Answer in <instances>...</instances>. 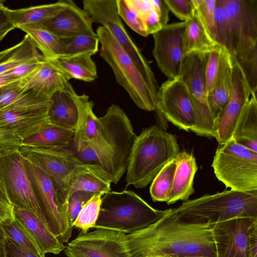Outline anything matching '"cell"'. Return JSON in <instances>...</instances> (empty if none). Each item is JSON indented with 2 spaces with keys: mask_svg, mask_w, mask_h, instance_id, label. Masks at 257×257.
<instances>
[{
  "mask_svg": "<svg viewBox=\"0 0 257 257\" xmlns=\"http://www.w3.org/2000/svg\"><path fill=\"white\" fill-rule=\"evenodd\" d=\"M213 225L187 222L179 218L175 208L168 209L156 222L126 235L131 257H217Z\"/></svg>",
  "mask_w": 257,
  "mask_h": 257,
  "instance_id": "6da1fadb",
  "label": "cell"
},
{
  "mask_svg": "<svg viewBox=\"0 0 257 257\" xmlns=\"http://www.w3.org/2000/svg\"><path fill=\"white\" fill-rule=\"evenodd\" d=\"M136 136L125 112L119 106L112 104L104 115L98 117V127L93 138L79 151L87 147L91 162L98 164L111 182L117 184L126 171Z\"/></svg>",
  "mask_w": 257,
  "mask_h": 257,
  "instance_id": "7a4b0ae2",
  "label": "cell"
},
{
  "mask_svg": "<svg viewBox=\"0 0 257 257\" xmlns=\"http://www.w3.org/2000/svg\"><path fill=\"white\" fill-rule=\"evenodd\" d=\"M179 152L175 135L159 125L144 129L136 136L129 155L126 187H146L166 164L175 159Z\"/></svg>",
  "mask_w": 257,
  "mask_h": 257,
  "instance_id": "3957f363",
  "label": "cell"
},
{
  "mask_svg": "<svg viewBox=\"0 0 257 257\" xmlns=\"http://www.w3.org/2000/svg\"><path fill=\"white\" fill-rule=\"evenodd\" d=\"M175 209L182 220L191 223L214 224L239 217L257 219V190L205 195L184 201Z\"/></svg>",
  "mask_w": 257,
  "mask_h": 257,
  "instance_id": "277c9868",
  "label": "cell"
},
{
  "mask_svg": "<svg viewBox=\"0 0 257 257\" xmlns=\"http://www.w3.org/2000/svg\"><path fill=\"white\" fill-rule=\"evenodd\" d=\"M168 211L154 208L132 190L110 191L102 196L94 228L129 234L152 225Z\"/></svg>",
  "mask_w": 257,
  "mask_h": 257,
  "instance_id": "5b68a950",
  "label": "cell"
},
{
  "mask_svg": "<svg viewBox=\"0 0 257 257\" xmlns=\"http://www.w3.org/2000/svg\"><path fill=\"white\" fill-rule=\"evenodd\" d=\"M96 33L100 44V55L111 68L117 82L139 108L155 111L157 100L130 56L104 27H98Z\"/></svg>",
  "mask_w": 257,
  "mask_h": 257,
  "instance_id": "8992f818",
  "label": "cell"
},
{
  "mask_svg": "<svg viewBox=\"0 0 257 257\" xmlns=\"http://www.w3.org/2000/svg\"><path fill=\"white\" fill-rule=\"evenodd\" d=\"M212 167L216 178L226 188L239 191L257 190V153L232 138L218 145Z\"/></svg>",
  "mask_w": 257,
  "mask_h": 257,
  "instance_id": "52a82bcc",
  "label": "cell"
},
{
  "mask_svg": "<svg viewBox=\"0 0 257 257\" xmlns=\"http://www.w3.org/2000/svg\"><path fill=\"white\" fill-rule=\"evenodd\" d=\"M82 3L83 9L92 23L100 24L106 28L130 56L151 93L157 99L159 88L155 75L122 24L118 14L116 0H84Z\"/></svg>",
  "mask_w": 257,
  "mask_h": 257,
  "instance_id": "ba28073f",
  "label": "cell"
},
{
  "mask_svg": "<svg viewBox=\"0 0 257 257\" xmlns=\"http://www.w3.org/2000/svg\"><path fill=\"white\" fill-rule=\"evenodd\" d=\"M19 150L0 157L1 195L14 206L33 212L46 224L24 159Z\"/></svg>",
  "mask_w": 257,
  "mask_h": 257,
  "instance_id": "9c48e42d",
  "label": "cell"
},
{
  "mask_svg": "<svg viewBox=\"0 0 257 257\" xmlns=\"http://www.w3.org/2000/svg\"><path fill=\"white\" fill-rule=\"evenodd\" d=\"M19 151L25 160L41 168L50 177L67 213V202L77 167L82 162L77 155L66 149L21 147Z\"/></svg>",
  "mask_w": 257,
  "mask_h": 257,
  "instance_id": "30bf717a",
  "label": "cell"
},
{
  "mask_svg": "<svg viewBox=\"0 0 257 257\" xmlns=\"http://www.w3.org/2000/svg\"><path fill=\"white\" fill-rule=\"evenodd\" d=\"M208 54L191 53L185 56L180 76L188 87L195 110L196 123L191 131L198 136L214 138V119L208 103L205 77Z\"/></svg>",
  "mask_w": 257,
  "mask_h": 257,
  "instance_id": "8fae6325",
  "label": "cell"
},
{
  "mask_svg": "<svg viewBox=\"0 0 257 257\" xmlns=\"http://www.w3.org/2000/svg\"><path fill=\"white\" fill-rule=\"evenodd\" d=\"M24 160L27 173L39 201L48 227L59 242L63 244L68 242L71 237L73 227L60 203L53 181L43 169Z\"/></svg>",
  "mask_w": 257,
  "mask_h": 257,
  "instance_id": "7c38bea8",
  "label": "cell"
},
{
  "mask_svg": "<svg viewBox=\"0 0 257 257\" xmlns=\"http://www.w3.org/2000/svg\"><path fill=\"white\" fill-rule=\"evenodd\" d=\"M156 110L180 129L191 131L195 125L194 104L188 87L180 76L168 79L158 88Z\"/></svg>",
  "mask_w": 257,
  "mask_h": 257,
  "instance_id": "4fadbf2b",
  "label": "cell"
},
{
  "mask_svg": "<svg viewBox=\"0 0 257 257\" xmlns=\"http://www.w3.org/2000/svg\"><path fill=\"white\" fill-rule=\"evenodd\" d=\"M64 249L67 257H131L126 234L101 228L81 230Z\"/></svg>",
  "mask_w": 257,
  "mask_h": 257,
  "instance_id": "5bb4252c",
  "label": "cell"
},
{
  "mask_svg": "<svg viewBox=\"0 0 257 257\" xmlns=\"http://www.w3.org/2000/svg\"><path fill=\"white\" fill-rule=\"evenodd\" d=\"M212 233L217 257H248L257 239V219L239 217L218 222L213 225Z\"/></svg>",
  "mask_w": 257,
  "mask_h": 257,
  "instance_id": "9a60e30c",
  "label": "cell"
},
{
  "mask_svg": "<svg viewBox=\"0 0 257 257\" xmlns=\"http://www.w3.org/2000/svg\"><path fill=\"white\" fill-rule=\"evenodd\" d=\"M186 22L167 24L153 34L152 54L159 69L168 78L180 75L183 58V33Z\"/></svg>",
  "mask_w": 257,
  "mask_h": 257,
  "instance_id": "2e32d148",
  "label": "cell"
},
{
  "mask_svg": "<svg viewBox=\"0 0 257 257\" xmlns=\"http://www.w3.org/2000/svg\"><path fill=\"white\" fill-rule=\"evenodd\" d=\"M233 37L234 56L257 45V0H224Z\"/></svg>",
  "mask_w": 257,
  "mask_h": 257,
  "instance_id": "e0dca14e",
  "label": "cell"
},
{
  "mask_svg": "<svg viewBox=\"0 0 257 257\" xmlns=\"http://www.w3.org/2000/svg\"><path fill=\"white\" fill-rule=\"evenodd\" d=\"M232 63L230 96L214 120V138L219 144H223L232 138L238 119L251 94L240 69L235 63L232 61Z\"/></svg>",
  "mask_w": 257,
  "mask_h": 257,
  "instance_id": "ac0fdd59",
  "label": "cell"
},
{
  "mask_svg": "<svg viewBox=\"0 0 257 257\" xmlns=\"http://www.w3.org/2000/svg\"><path fill=\"white\" fill-rule=\"evenodd\" d=\"M87 13L74 2L67 1L63 10L53 17L37 23L57 37L63 38L95 33Z\"/></svg>",
  "mask_w": 257,
  "mask_h": 257,
  "instance_id": "d6986e66",
  "label": "cell"
},
{
  "mask_svg": "<svg viewBox=\"0 0 257 257\" xmlns=\"http://www.w3.org/2000/svg\"><path fill=\"white\" fill-rule=\"evenodd\" d=\"M49 106L0 110V127L14 133L22 140L51 125Z\"/></svg>",
  "mask_w": 257,
  "mask_h": 257,
  "instance_id": "ffe728a7",
  "label": "cell"
},
{
  "mask_svg": "<svg viewBox=\"0 0 257 257\" xmlns=\"http://www.w3.org/2000/svg\"><path fill=\"white\" fill-rule=\"evenodd\" d=\"M70 79L54 60L44 59L31 74L20 80L18 85L23 90H34L50 97L66 88Z\"/></svg>",
  "mask_w": 257,
  "mask_h": 257,
  "instance_id": "44dd1931",
  "label": "cell"
},
{
  "mask_svg": "<svg viewBox=\"0 0 257 257\" xmlns=\"http://www.w3.org/2000/svg\"><path fill=\"white\" fill-rule=\"evenodd\" d=\"M77 95L70 83L64 89L52 95L48 110L51 125L65 130L75 131L79 118Z\"/></svg>",
  "mask_w": 257,
  "mask_h": 257,
  "instance_id": "7402d4cb",
  "label": "cell"
},
{
  "mask_svg": "<svg viewBox=\"0 0 257 257\" xmlns=\"http://www.w3.org/2000/svg\"><path fill=\"white\" fill-rule=\"evenodd\" d=\"M176 167L172 186L166 201L168 205L179 200H189L194 192L193 181L198 167L193 155L186 151L179 152L175 158Z\"/></svg>",
  "mask_w": 257,
  "mask_h": 257,
  "instance_id": "603a6c76",
  "label": "cell"
},
{
  "mask_svg": "<svg viewBox=\"0 0 257 257\" xmlns=\"http://www.w3.org/2000/svg\"><path fill=\"white\" fill-rule=\"evenodd\" d=\"M16 217L24 225L35 240L41 255L59 254L65 246L59 241L47 225L33 212L14 206Z\"/></svg>",
  "mask_w": 257,
  "mask_h": 257,
  "instance_id": "cb8c5ba5",
  "label": "cell"
},
{
  "mask_svg": "<svg viewBox=\"0 0 257 257\" xmlns=\"http://www.w3.org/2000/svg\"><path fill=\"white\" fill-rule=\"evenodd\" d=\"M111 183L108 174L98 164L81 162L77 165L70 194L81 190L104 195L111 191Z\"/></svg>",
  "mask_w": 257,
  "mask_h": 257,
  "instance_id": "d4e9b609",
  "label": "cell"
},
{
  "mask_svg": "<svg viewBox=\"0 0 257 257\" xmlns=\"http://www.w3.org/2000/svg\"><path fill=\"white\" fill-rule=\"evenodd\" d=\"M232 69L231 57L225 50L218 74L212 90L207 96L209 107L214 120L230 98L232 86Z\"/></svg>",
  "mask_w": 257,
  "mask_h": 257,
  "instance_id": "484cf974",
  "label": "cell"
},
{
  "mask_svg": "<svg viewBox=\"0 0 257 257\" xmlns=\"http://www.w3.org/2000/svg\"><path fill=\"white\" fill-rule=\"evenodd\" d=\"M232 138L237 143L257 153L256 94H251L244 106Z\"/></svg>",
  "mask_w": 257,
  "mask_h": 257,
  "instance_id": "4316f807",
  "label": "cell"
},
{
  "mask_svg": "<svg viewBox=\"0 0 257 257\" xmlns=\"http://www.w3.org/2000/svg\"><path fill=\"white\" fill-rule=\"evenodd\" d=\"M75 131L50 125L21 142V147L66 149L73 144Z\"/></svg>",
  "mask_w": 257,
  "mask_h": 257,
  "instance_id": "83f0119b",
  "label": "cell"
},
{
  "mask_svg": "<svg viewBox=\"0 0 257 257\" xmlns=\"http://www.w3.org/2000/svg\"><path fill=\"white\" fill-rule=\"evenodd\" d=\"M183 57L191 53H208L219 46L209 36L195 14L186 22L183 33Z\"/></svg>",
  "mask_w": 257,
  "mask_h": 257,
  "instance_id": "f1b7e54d",
  "label": "cell"
},
{
  "mask_svg": "<svg viewBox=\"0 0 257 257\" xmlns=\"http://www.w3.org/2000/svg\"><path fill=\"white\" fill-rule=\"evenodd\" d=\"M25 32L46 60L54 59L65 54L64 45L57 37L37 24L25 25L17 28Z\"/></svg>",
  "mask_w": 257,
  "mask_h": 257,
  "instance_id": "f546056e",
  "label": "cell"
},
{
  "mask_svg": "<svg viewBox=\"0 0 257 257\" xmlns=\"http://www.w3.org/2000/svg\"><path fill=\"white\" fill-rule=\"evenodd\" d=\"M68 0L17 10L8 9L16 28L25 25L37 24L54 17L64 9Z\"/></svg>",
  "mask_w": 257,
  "mask_h": 257,
  "instance_id": "4dcf8cb0",
  "label": "cell"
},
{
  "mask_svg": "<svg viewBox=\"0 0 257 257\" xmlns=\"http://www.w3.org/2000/svg\"><path fill=\"white\" fill-rule=\"evenodd\" d=\"M89 54L63 56L53 60L71 77L85 82L97 78L96 66Z\"/></svg>",
  "mask_w": 257,
  "mask_h": 257,
  "instance_id": "1f68e13d",
  "label": "cell"
},
{
  "mask_svg": "<svg viewBox=\"0 0 257 257\" xmlns=\"http://www.w3.org/2000/svg\"><path fill=\"white\" fill-rule=\"evenodd\" d=\"M215 41L230 55L233 53V37L224 0H217L214 14Z\"/></svg>",
  "mask_w": 257,
  "mask_h": 257,
  "instance_id": "d6a6232c",
  "label": "cell"
},
{
  "mask_svg": "<svg viewBox=\"0 0 257 257\" xmlns=\"http://www.w3.org/2000/svg\"><path fill=\"white\" fill-rule=\"evenodd\" d=\"M176 167L174 159L166 164L153 180L150 193L154 202L167 201L172 186Z\"/></svg>",
  "mask_w": 257,
  "mask_h": 257,
  "instance_id": "836d02e7",
  "label": "cell"
},
{
  "mask_svg": "<svg viewBox=\"0 0 257 257\" xmlns=\"http://www.w3.org/2000/svg\"><path fill=\"white\" fill-rule=\"evenodd\" d=\"M257 45L233 57L232 60L240 69L251 94L257 91Z\"/></svg>",
  "mask_w": 257,
  "mask_h": 257,
  "instance_id": "e575fe53",
  "label": "cell"
},
{
  "mask_svg": "<svg viewBox=\"0 0 257 257\" xmlns=\"http://www.w3.org/2000/svg\"><path fill=\"white\" fill-rule=\"evenodd\" d=\"M6 236L22 247L43 257L32 236L16 216L0 223Z\"/></svg>",
  "mask_w": 257,
  "mask_h": 257,
  "instance_id": "d590c367",
  "label": "cell"
},
{
  "mask_svg": "<svg viewBox=\"0 0 257 257\" xmlns=\"http://www.w3.org/2000/svg\"><path fill=\"white\" fill-rule=\"evenodd\" d=\"M65 49L64 56L79 54H95L98 51L99 40L96 33L81 34L61 38Z\"/></svg>",
  "mask_w": 257,
  "mask_h": 257,
  "instance_id": "8d00e7d4",
  "label": "cell"
},
{
  "mask_svg": "<svg viewBox=\"0 0 257 257\" xmlns=\"http://www.w3.org/2000/svg\"><path fill=\"white\" fill-rule=\"evenodd\" d=\"M152 9L143 16L148 35L153 34L168 24L169 10L164 0H151Z\"/></svg>",
  "mask_w": 257,
  "mask_h": 257,
  "instance_id": "74e56055",
  "label": "cell"
},
{
  "mask_svg": "<svg viewBox=\"0 0 257 257\" xmlns=\"http://www.w3.org/2000/svg\"><path fill=\"white\" fill-rule=\"evenodd\" d=\"M101 194H95L83 205L73 226L78 228L84 232L94 228L99 214L101 202Z\"/></svg>",
  "mask_w": 257,
  "mask_h": 257,
  "instance_id": "f35d334b",
  "label": "cell"
},
{
  "mask_svg": "<svg viewBox=\"0 0 257 257\" xmlns=\"http://www.w3.org/2000/svg\"><path fill=\"white\" fill-rule=\"evenodd\" d=\"M193 2L197 15L209 36L215 41L214 14L217 0H193Z\"/></svg>",
  "mask_w": 257,
  "mask_h": 257,
  "instance_id": "ab89813d",
  "label": "cell"
},
{
  "mask_svg": "<svg viewBox=\"0 0 257 257\" xmlns=\"http://www.w3.org/2000/svg\"><path fill=\"white\" fill-rule=\"evenodd\" d=\"M119 16L135 32L143 37L148 36L141 16L132 8L126 0H116Z\"/></svg>",
  "mask_w": 257,
  "mask_h": 257,
  "instance_id": "60d3db41",
  "label": "cell"
},
{
  "mask_svg": "<svg viewBox=\"0 0 257 257\" xmlns=\"http://www.w3.org/2000/svg\"><path fill=\"white\" fill-rule=\"evenodd\" d=\"M225 50L220 46H217L208 53L205 69V77L208 94L212 90L218 74Z\"/></svg>",
  "mask_w": 257,
  "mask_h": 257,
  "instance_id": "b9f144b4",
  "label": "cell"
},
{
  "mask_svg": "<svg viewBox=\"0 0 257 257\" xmlns=\"http://www.w3.org/2000/svg\"><path fill=\"white\" fill-rule=\"evenodd\" d=\"M93 195L91 193L81 190L73 192L70 194L67 205V214L72 226L82 207Z\"/></svg>",
  "mask_w": 257,
  "mask_h": 257,
  "instance_id": "7bdbcfd3",
  "label": "cell"
},
{
  "mask_svg": "<svg viewBox=\"0 0 257 257\" xmlns=\"http://www.w3.org/2000/svg\"><path fill=\"white\" fill-rule=\"evenodd\" d=\"M169 10L182 22L191 20L195 14L193 0H164Z\"/></svg>",
  "mask_w": 257,
  "mask_h": 257,
  "instance_id": "ee69618b",
  "label": "cell"
},
{
  "mask_svg": "<svg viewBox=\"0 0 257 257\" xmlns=\"http://www.w3.org/2000/svg\"><path fill=\"white\" fill-rule=\"evenodd\" d=\"M21 142L16 134L0 127V157L19 150Z\"/></svg>",
  "mask_w": 257,
  "mask_h": 257,
  "instance_id": "f6af8a7d",
  "label": "cell"
},
{
  "mask_svg": "<svg viewBox=\"0 0 257 257\" xmlns=\"http://www.w3.org/2000/svg\"><path fill=\"white\" fill-rule=\"evenodd\" d=\"M45 59L36 58L31 61L21 64L4 73L12 78L21 80L31 74Z\"/></svg>",
  "mask_w": 257,
  "mask_h": 257,
  "instance_id": "bcb514c9",
  "label": "cell"
},
{
  "mask_svg": "<svg viewBox=\"0 0 257 257\" xmlns=\"http://www.w3.org/2000/svg\"><path fill=\"white\" fill-rule=\"evenodd\" d=\"M19 81L11 85L0 94V110L7 108L23 92V90L18 85Z\"/></svg>",
  "mask_w": 257,
  "mask_h": 257,
  "instance_id": "7dc6e473",
  "label": "cell"
},
{
  "mask_svg": "<svg viewBox=\"0 0 257 257\" xmlns=\"http://www.w3.org/2000/svg\"><path fill=\"white\" fill-rule=\"evenodd\" d=\"M7 257H42L28 250L7 237Z\"/></svg>",
  "mask_w": 257,
  "mask_h": 257,
  "instance_id": "c3c4849f",
  "label": "cell"
},
{
  "mask_svg": "<svg viewBox=\"0 0 257 257\" xmlns=\"http://www.w3.org/2000/svg\"><path fill=\"white\" fill-rule=\"evenodd\" d=\"M8 9L2 1L0 3V41L10 31L16 28L10 17Z\"/></svg>",
  "mask_w": 257,
  "mask_h": 257,
  "instance_id": "681fc988",
  "label": "cell"
},
{
  "mask_svg": "<svg viewBox=\"0 0 257 257\" xmlns=\"http://www.w3.org/2000/svg\"><path fill=\"white\" fill-rule=\"evenodd\" d=\"M15 217L14 206L0 196V223Z\"/></svg>",
  "mask_w": 257,
  "mask_h": 257,
  "instance_id": "f907efd6",
  "label": "cell"
},
{
  "mask_svg": "<svg viewBox=\"0 0 257 257\" xmlns=\"http://www.w3.org/2000/svg\"><path fill=\"white\" fill-rule=\"evenodd\" d=\"M0 257H7V237L0 224Z\"/></svg>",
  "mask_w": 257,
  "mask_h": 257,
  "instance_id": "816d5d0a",
  "label": "cell"
},
{
  "mask_svg": "<svg viewBox=\"0 0 257 257\" xmlns=\"http://www.w3.org/2000/svg\"><path fill=\"white\" fill-rule=\"evenodd\" d=\"M18 80L3 73L0 74V88L18 82Z\"/></svg>",
  "mask_w": 257,
  "mask_h": 257,
  "instance_id": "f5cc1de1",
  "label": "cell"
},
{
  "mask_svg": "<svg viewBox=\"0 0 257 257\" xmlns=\"http://www.w3.org/2000/svg\"><path fill=\"white\" fill-rule=\"evenodd\" d=\"M176 257H208L201 254H190V255H185L181 256H176Z\"/></svg>",
  "mask_w": 257,
  "mask_h": 257,
  "instance_id": "db71d44e",
  "label": "cell"
},
{
  "mask_svg": "<svg viewBox=\"0 0 257 257\" xmlns=\"http://www.w3.org/2000/svg\"><path fill=\"white\" fill-rule=\"evenodd\" d=\"M14 83H13V84H11L10 85H7V86L1 87L0 88V94L2 93H3L5 90H6L8 88H9L11 85H12V84H13Z\"/></svg>",
  "mask_w": 257,
  "mask_h": 257,
  "instance_id": "11a10c76",
  "label": "cell"
},
{
  "mask_svg": "<svg viewBox=\"0 0 257 257\" xmlns=\"http://www.w3.org/2000/svg\"><path fill=\"white\" fill-rule=\"evenodd\" d=\"M162 257H176V256H174V255H165V256H162Z\"/></svg>",
  "mask_w": 257,
  "mask_h": 257,
  "instance_id": "9f6ffc18",
  "label": "cell"
},
{
  "mask_svg": "<svg viewBox=\"0 0 257 257\" xmlns=\"http://www.w3.org/2000/svg\"><path fill=\"white\" fill-rule=\"evenodd\" d=\"M1 2H2V1H0V3H1Z\"/></svg>",
  "mask_w": 257,
  "mask_h": 257,
  "instance_id": "6f0895ef",
  "label": "cell"
}]
</instances>
